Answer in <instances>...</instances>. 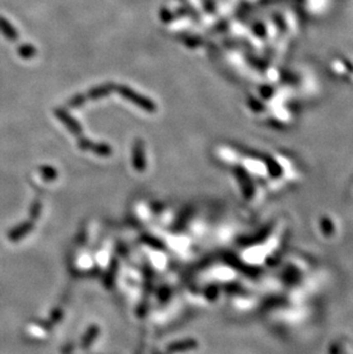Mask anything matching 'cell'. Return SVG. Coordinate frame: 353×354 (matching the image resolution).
<instances>
[{
    "instance_id": "cell-2",
    "label": "cell",
    "mask_w": 353,
    "mask_h": 354,
    "mask_svg": "<svg viewBox=\"0 0 353 354\" xmlns=\"http://www.w3.org/2000/svg\"><path fill=\"white\" fill-rule=\"evenodd\" d=\"M195 347H196L195 341H193V339H186V341H181V342L172 344V345L169 347V350L173 352H180V351L192 350V348H195Z\"/></svg>"
},
{
    "instance_id": "cell-3",
    "label": "cell",
    "mask_w": 353,
    "mask_h": 354,
    "mask_svg": "<svg viewBox=\"0 0 353 354\" xmlns=\"http://www.w3.org/2000/svg\"><path fill=\"white\" fill-rule=\"evenodd\" d=\"M97 335H99V328H97L96 326L90 327V329H88L85 333V337L83 338L82 346L84 348H87L93 342H94V339L96 338Z\"/></svg>"
},
{
    "instance_id": "cell-4",
    "label": "cell",
    "mask_w": 353,
    "mask_h": 354,
    "mask_svg": "<svg viewBox=\"0 0 353 354\" xmlns=\"http://www.w3.org/2000/svg\"><path fill=\"white\" fill-rule=\"evenodd\" d=\"M43 175L45 176V179H48V180H52L54 179L56 176V173L54 172L53 170H50V169H44V172H43Z\"/></svg>"
},
{
    "instance_id": "cell-1",
    "label": "cell",
    "mask_w": 353,
    "mask_h": 354,
    "mask_svg": "<svg viewBox=\"0 0 353 354\" xmlns=\"http://www.w3.org/2000/svg\"><path fill=\"white\" fill-rule=\"evenodd\" d=\"M32 229V224L31 223H23L21 226L14 228L11 233H9V239L12 241H17L19 239H22L26 236L30 230Z\"/></svg>"
},
{
    "instance_id": "cell-5",
    "label": "cell",
    "mask_w": 353,
    "mask_h": 354,
    "mask_svg": "<svg viewBox=\"0 0 353 354\" xmlns=\"http://www.w3.org/2000/svg\"><path fill=\"white\" fill-rule=\"evenodd\" d=\"M39 212H41V204L35 203L32 206V211H31L32 217H37V215H39Z\"/></svg>"
}]
</instances>
